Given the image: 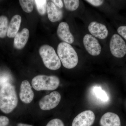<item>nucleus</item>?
Segmentation results:
<instances>
[{
    "label": "nucleus",
    "instance_id": "obj_1",
    "mask_svg": "<svg viewBox=\"0 0 126 126\" xmlns=\"http://www.w3.org/2000/svg\"><path fill=\"white\" fill-rule=\"evenodd\" d=\"M18 98L15 86L10 83L3 85L0 89V110L10 113L17 107Z\"/></svg>",
    "mask_w": 126,
    "mask_h": 126
},
{
    "label": "nucleus",
    "instance_id": "obj_2",
    "mask_svg": "<svg viewBox=\"0 0 126 126\" xmlns=\"http://www.w3.org/2000/svg\"><path fill=\"white\" fill-rule=\"evenodd\" d=\"M57 53L63 66L66 68H73L78 64V54L69 44L64 42L60 43L57 48Z\"/></svg>",
    "mask_w": 126,
    "mask_h": 126
},
{
    "label": "nucleus",
    "instance_id": "obj_3",
    "mask_svg": "<svg viewBox=\"0 0 126 126\" xmlns=\"http://www.w3.org/2000/svg\"><path fill=\"white\" fill-rule=\"evenodd\" d=\"M39 53L46 67L51 70H56L61 66V62L53 47L44 45L40 47Z\"/></svg>",
    "mask_w": 126,
    "mask_h": 126
},
{
    "label": "nucleus",
    "instance_id": "obj_4",
    "mask_svg": "<svg viewBox=\"0 0 126 126\" xmlns=\"http://www.w3.org/2000/svg\"><path fill=\"white\" fill-rule=\"evenodd\" d=\"M60 83L59 79L54 75H40L35 77L32 81V87L36 91L54 90L58 87Z\"/></svg>",
    "mask_w": 126,
    "mask_h": 126
},
{
    "label": "nucleus",
    "instance_id": "obj_5",
    "mask_svg": "<svg viewBox=\"0 0 126 126\" xmlns=\"http://www.w3.org/2000/svg\"><path fill=\"white\" fill-rule=\"evenodd\" d=\"M111 54L117 58H122L126 54V44L122 37L117 34L112 36L110 42Z\"/></svg>",
    "mask_w": 126,
    "mask_h": 126
},
{
    "label": "nucleus",
    "instance_id": "obj_6",
    "mask_svg": "<svg viewBox=\"0 0 126 126\" xmlns=\"http://www.w3.org/2000/svg\"><path fill=\"white\" fill-rule=\"evenodd\" d=\"M61 99L60 94L54 91L42 98L39 102V106L41 110H50L58 106Z\"/></svg>",
    "mask_w": 126,
    "mask_h": 126
},
{
    "label": "nucleus",
    "instance_id": "obj_7",
    "mask_svg": "<svg viewBox=\"0 0 126 126\" xmlns=\"http://www.w3.org/2000/svg\"><path fill=\"white\" fill-rule=\"evenodd\" d=\"M83 42L86 50L91 55L97 56L101 53V46L97 40L92 35L86 34L84 36Z\"/></svg>",
    "mask_w": 126,
    "mask_h": 126
},
{
    "label": "nucleus",
    "instance_id": "obj_8",
    "mask_svg": "<svg viewBox=\"0 0 126 126\" xmlns=\"http://www.w3.org/2000/svg\"><path fill=\"white\" fill-rule=\"evenodd\" d=\"M94 112L86 110L78 114L73 120L72 126H91L95 120Z\"/></svg>",
    "mask_w": 126,
    "mask_h": 126
},
{
    "label": "nucleus",
    "instance_id": "obj_9",
    "mask_svg": "<svg viewBox=\"0 0 126 126\" xmlns=\"http://www.w3.org/2000/svg\"><path fill=\"white\" fill-rule=\"evenodd\" d=\"M88 29L92 35L100 39H104L108 36V31L106 26L96 21L91 22Z\"/></svg>",
    "mask_w": 126,
    "mask_h": 126
},
{
    "label": "nucleus",
    "instance_id": "obj_10",
    "mask_svg": "<svg viewBox=\"0 0 126 126\" xmlns=\"http://www.w3.org/2000/svg\"><path fill=\"white\" fill-rule=\"evenodd\" d=\"M19 96L21 101L26 104L30 103L33 99V92L30 84L27 80H24L21 84Z\"/></svg>",
    "mask_w": 126,
    "mask_h": 126
},
{
    "label": "nucleus",
    "instance_id": "obj_11",
    "mask_svg": "<svg viewBox=\"0 0 126 126\" xmlns=\"http://www.w3.org/2000/svg\"><path fill=\"white\" fill-rule=\"evenodd\" d=\"M57 33L59 38L64 42L69 44L74 42V37L70 32L69 26L66 22H62L60 23Z\"/></svg>",
    "mask_w": 126,
    "mask_h": 126
},
{
    "label": "nucleus",
    "instance_id": "obj_12",
    "mask_svg": "<svg viewBox=\"0 0 126 126\" xmlns=\"http://www.w3.org/2000/svg\"><path fill=\"white\" fill-rule=\"evenodd\" d=\"M100 124L101 126H121V120L116 113L108 112L102 116Z\"/></svg>",
    "mask_w": 126,
    "mask_h": 126
},
{
    "label": "nucleus",
    "instance_id": "obj_13",
    "mask_svg": "<svg viewBox=\"0 0 126 126\" xmlns=\"http://www.w3.org/2000/svg\"><path fill=\"white\" fill-rule=\"evenodd\" d=\"M47 11L48 18L52 22H57L61 20L63 18V12L51 1L47 3Z\"/></svg>",
    "mask_w": 126,
    "mask_h": 126
},
{
    "label": "nucleus",
    "instance_id": "obj_14",
    "mask_svg": "<svg viewBox=\"0 0 126 126\" xmlns=\"http://www.w3.org/2000/svg\"><path fill=\"white\" fill-rule=\"evenodd\" d=\"M29 37V31L26 28L23 29L21 31L18 32L15 37L14 46L16 49H23L27 44Z\"/></svg>",
    "mask_w": 126,
    "mask_h": 126
},
{
    "label": "nucleus",
    "instance_id": "obj_15",
    "mask_svg": "<svg viewBox=\"0 0 126 126\" xmlns=\"http://www.w3.org/2000/svg\"><path fill=\"white\" fill-rule=\"evenodd\" d=\"M91 93L93 96L97 101L104 104L109 101L108 94L100 86H93L91 89Z\"/></svg>",
    "mask_w": 126,
    "mask_h": 126
},
{
    "label": "nucleus",
    "instance_id": "obj_16",
    "mask_svg": "<svg viewBox=\"0 0 126 126\" xmlns=\"http://www.w3.org/2000/svg\"><path fill=\"white\" fill-rule=\"evenodd\" d=\"M21 22V17L19 15H16L12 18L9 25L7 36L9 38H13L18 33Z\"/></svg>",
    "mask_w": 126,
    "mask_h": 126
},
{
    "label": "nucleus",
    "instance_id": "obj_17",
    "mask_svg": "<svg viewBox=\"0 0 126 126\" xmlns=\"http://www.w3.org/2000/svg\"><path fill=\"white\" fill-rule=\"evenodd\" d=\"M7 18L5 16H0V38H3L7 35L9 24Z\"/></svg>",
    "mask_w": 126,
    "mask_h": 126
},
{
    "label": "nucleus",
    "instance_id": "obj_18",
    "mask_svg": "<svg viewBox=\"0 0 126 126\" xmlns=\"http://www.w3.org/2000/svg\"><path fill=\"white\" fill-rule=\"evenodd\" d=\"M32 0H20V4L24 11L30 13L33 11L34 8V2Z\"/></svg>",
    "mask_w": 126,
    "mask_h": 126
},
{
    "label": "nucleus",
    "instance_id": "obj_19",
    "mask_svg": "<svg viewBox=\"0 0 126 126\" xmlns=\"http://www.w3.org/2000/svg\"><path fill=\"white\" fill-rule=\"evenodd\" d=\"M37 11L41 15H45L47 10V1L45 0H34Z\"/></svg>",
    "mask_w": 126,
    "mask_h": 126
},
{
    "label": "nucleus",
    "instance_id": "obj_20",
    "mask_svg": "<svg viewBox=\"0 0 126 126\" xmlns=\"http://www.w3.org/2000/svg\"><path fill=\"white\" fill-rule=\"evenodd\" d=\"M63 2L65 8L70 11L76 10L79 6V1L78 0H64Z\"/></svg>",
    "mask_w": 126,
    "mask_h": 126
},
{
    "label": "nucleus",
    "instance_id": "obj_21",
    "mask_svg": "<svg viewBox=\"0 0 126 126\" xmlns=\"http://www.w3.org/2000/svg\"><path fill=\"white\" fill-rule=\"evenodd\" d=\"M11 78L9 75L4 74L0 76V87H1L3 85L7 83H10Z\"/></svg>",
    "mask_w": 126,
    "mask_h": 126
},
{
    "label": "nucleus",
    "instance_id": "obj_22",
    "mask_svg": "<svg viewBox=\"0 0 126 126\" xmlns=\"http://www.w3.org/2000/svg\"><path fill=\"white\" fill-rule=\"evenodd\" d=\"M46 126H64V125L61 119L55 118L50 120Z\"/></svg>",
    "mask_w": 126,
    "mask_h": 126
},
{
    "label": "nucleus",
    "instance_id": "obj_23",
    "mask_svg": "<svg viewBox=\"0 0 126 126\" xmlns=\"http://www.w3.org/2000/svg\"><path fill=\"white\" fill-rule=\"evenodd\" d=\"M9 123L8 118L5 116H0V126H7Z\"/></svg>",
    "mask_w": 126,
    "mask_h": 126
},
{
    "label": "nucleus",
    "instance_id": "obj_24",
    "mask_svg": "<svg viewBox=\"0 0 126 126\" xmlns=\"http://www.w3.org/2000/svg\"><path fill=\"white\" fill-rule=\"evenodd\" d=\"M86 1L94 6L98 7L101 5L104 2L103 0H87Z\"/></svg>",
    "mask_w": 126,
    "mask_h": 126
},
{
    "label": "nucleus",
    "instance_id": "obj_25",
    "mask_svg": "<svg viewBox=\"0 0 126 126\" xmlns=\"http://www.w3.org/2000/svg\"><path fill=\"white\" fill-rule=\"evenodd\" d=\"M117 32L126 40V26H121L118 27Z\"/></svg>",
    "mask_w": 126,
    "mask_h": 126
},
{
    "label": "nucleus",
    "instance_id": "obj_26",
    "mask_svg": "<svg viewBox=\"0 0 126 126\" xmlns=\"http://www.w3.org/2000/svg\"><path fill=\"white\" fill-rule=\"evenodd\" d=\"M51 1L56 5V6L60 9L63 8V1L61 0H53Z\"/></svg>",
    "mask_w": 126,
    "mask_h": 126
},
{
    "label": "nucleus",
    "instance_id": "obj_27",
    "mask_svg": "<svg viewBox=\"0 0 126 126\" xmlns=\"http://www.w3.org/2000/svg\"><path fill=\"white\" fill-rule=\"evenodd\" d=\"M17 126H33L30 124H24V123H19L17 124Z\"/></svg>",
    "mask_w": 126,
    "mask_h": 126
}]
</instances>
